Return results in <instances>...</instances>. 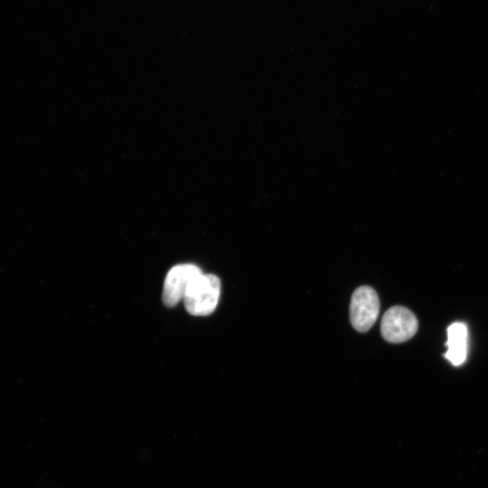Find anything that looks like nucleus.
<instances>
[{"label":"nucleus","instance_id":"obj_1","mask_svg":"<svg viewBox=\"0 0 488 488\" xmlns=\"http://www.w3.org/2000/svg\"><path fill=\"white\" fill-rule=\"evenodd\" d=\"M221 283L213 275H200L190 285L184 302L188 313L193 316L212 314L219 302Z\"/></svg>","mask_w":488,"mask_h":488},{"label":"nucleus","instance_id":"obj_3","mask_svg":"<svg viewBox=\"0 0 488 488\" xmlns=\"http://www.w3.org/2000/svg\"><path fill=\"white\" fill-rule=\"evenodd\" d=\"M419 329L414 314L410 309L396 306L387 310L383 317L381 333L389 343L401 344L413 338Z\"/></svg>","mask_w":488,"mask_h":488},{"label":"nucleus","instance_id":"obj_5","mask_svg":"<svg viewBox=\"0 0 488 488\" xmlns=\"http://www.w3.org/2000/svg\"><path fill=\"white\" fill-rule=\"evenodd\" d=\"M447 352L443 354L453 367L459 368L465 364L469 352V329L463 322H455L447 329Z\"/></svg>","mask_w":488,"mask_h":488},{"label":"nucleus","instance_id":"obj_4","mask_svg":"<svg viewBox=\"0 0 488 488\" xmlns=\"http://www.w3.org/2000/svg\"><path fill=\"white\" fill-rule=\"evenodd\" d=\"M202 275L201 270L194 264L176 265L167 274L163 289V302L167 306H174L184 299L192 282Z\"/></svg>","mask_w":488,"mask_h":488},{"label":"nucleus","instance_id":"obj_2","mask_svg":"<svg viewBox=\"0 0 488 488\" xmlns=\"http://www.w3.org/2000/svg\"><path fill=\"white\" fill-rule=\"evenodd\" d=\"M380 314V300L376 291L362 286L352 293L350 303V321L354 329L366 333L375 325Z\"/></svg>","mask_w":488,"mask_h":488}]
</instances>
